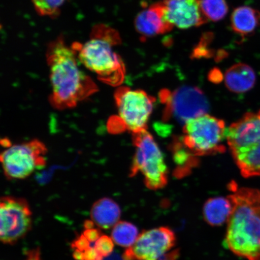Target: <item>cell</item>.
<instances>
[{"label":"cell","instance_id":"cell-22","mask_svg":"<svg viewBox=\"0 0 260 260\" xmlns=\"http://www.w3.org/2000/svg\"><path fill=\"white\" fill-rule=\"evenodd\" d=\"M113 248L114 242L111 237L101 236L96 241L95 249L101 258L109 255L113 251Z\"/></svg>","mask_w":260,"mask_h":260},{"label":"cell","instance_id":"cell-24","mask_svg":"<svg viewBox=\"0 0 260 260\" xmlns=\"http://www.w3.org/2000/svg\"><path fill=\"white\" fill-rule=\"evenodd\" d=\"M222 74L217 68H214L209 74V79L212 82H220L222 80Z\"/></svg>","mask_w":260,"mask_h":260},{"label":"cell","instance_id":"cell-15","mask_svg":"<svg viewBox=\"0 0 260 260\" xmlns=\"http://www.w3.org/2000/svg\"><path fill=\"white\" fill-rule=\"evenodd\" d=\"M121 211L118 204L112 199L104 198L92 206L90 216L92 222L101 229H111L119 222Z\"/></svg>","mask_w":260,"mask_h":260},{"label":"cell","instance_id":"cell-7","mask_svg":"<svg viewBox=\"0 0 260 260\" xmlns=\"http://www.w3.org/2000/svg\"><path fill=\"white\" fill-rule=\"evenodd\" d=\"M115 97L118 116L116 121L112 119L111 126L116 124L115 132L127 129L133 133L146 129L147 123L153 110L155 99L149 96L145 91L133 90L126 86H119L116 89Z\"/></svg>","mask_w":260,"mask_h":260},{"label":"cell","instance_id":"cell-3","mask_svg":"<svg viewBox=\"0 0 260 260\" xmlns=\"http://www.w3.org/2000/svg\"><path fill=\"white\" fill-rule=\"evenodd\" d=\"M121 44L118 31L103 24L93 26L90 38L84 44L72 45L78 59L95 73L99 80L113 87H119L124 81V63L114 47Z\"/></svg>","mask_w":260,"mask_h":260},{"label":"cell","instance_id":"cell-10","mask_svg":"<svg viewBox=\"0 0 260 260\" xmlns=\"http://www.w3.org/2000/svg\"><path fill=\"white\" fill-rule=\"evenodd\" d=\"M0 239L3 243L13 245L31 229V211L27 201L23 198L3 197L0 204Z\"/></svg>","mask_w":260,"mask_h":260},{"label":"cell","instance_id":"cell-6","mask_svg":"<svg viewBox=\"0 0 260 260\" xmlns=\"http://www.w3.org/2000/svg\"><path fill=\"white\" fill-rule=\"evenodd\" d=\"M226 129L223 120L205 114L185 123L183 143L195 156L222 153Z\"/></svg>","mask_w":260,"mask_h":260},{"label":"cell","instance_id":"cell-19","mask_svg":"<svg viewBox=\"0 0 260 260\" xmlns=\"http://www.w3.org/2000/svg\"><path fill=\"white\" fill-rule=\"evenodd\" d=\"M200 6L206 18L214 22L222 20L229 12L225 0H200Z\"/></svg>","mask_w":260,"mask_h":260},{"label":"cell","instance_id":"cell-23","mask_svg":"<svg viewBox=\"0 0 260 260\" xmlns=\"http://www.w3.org/2000/svg\"><path fill=\"white\" fill-rule=\"evenodd\" d=\"M84 237L89 242L96 241L101 237V233L96 229H87L84 234Z\"/></svg>","mask_w":260,"mask_h":260},{"label":"cell","instance_id":"cell-20","mask_svg":"<svg viewBox=\"0 0 260 260\" xmlns=\"http://www.w3.org/2000/svg\"><path fill=\"white\" fill-rule=\"evenodd\" d=\"M214 35L211 32H206L201 36L200 41L193 49L190 57L192 59L210 58L216 56V52L210 47L213 41Z\"/></svg>","mask_w":260,"mask_h":260},{"label":"cell","instance_id":"cell-9","mask_svg":"<svg viewBox=\"0 0 260 260\" xmlns=\"http://www.w3.org/2000/svg\"><path fill=\"white\" fill-rule=\"evenodd\" d=\"M165 105V121L174 118L184 123L191 119L207 114L209 103L203 91L193 86H182L174 92L164 89L160 93Z\"/></svg>","mask_w":260,"mask_h":260},{"label":"cell","instance_id":"cell-5","mask_svg":"<svg viewBox=\"0 0 260 260\" xmlns=\"http://www.w3.org/2000/svg\"><path fill=\"white\" fill-rule=\"evenodd\" d=\"M135 147L130 176L140 172L144 177L146 186L158 190L168 183V169L160 149L147 130L133 133Z\"/></svg>","mask_w":260,"mask_h":260},{"label":"cell","instance_id":"cell-12","mask_svg":"<svg viewBox=\"0 0 260 260\" xmlns=\"http://www.w3.org/2000/svg\"><path fill=\"white\" fill-rule=\"evenodd\" d=\"M168 20L180 29L206 24L208 19L201 10L200 0H164Z\"/></svg>","mask_w":260,"mask_h":260},{"label":"cell","instance_id":"cell-18","mask_svg":"<svg viewBox=\"0 0 260 260\" xmlns=\"http://www.w3.org/2000/svg\"><path fill=\"white\" fill-rule=\"evenodd\" d=\"M139 237L138 228L133 223L119 221L113 227L111 238L116 245L123 248H129Z\"/></svg>","mask_w":260,"mask_h":260},{"label":"cell","instance_id":"cell-26","mask_svg":"<svg viewBox=\"0 0 260 260\" xmlns=\"http://www.w3.org/2000/svg\"><path fill=\"white\" fill-rule=\"evenodd\" d=\"M228 53H226V51L222 50H219L216 51V54L215 57H214V59L216 61H220L221 60H222L223 58H225L227 57Z\"/></svg>","mask_w":260,"mask_h":260},{"label":"cell","instance_id":"cell-8","mask_svg":"<svg viewBox=\"0 0 260 260\" xmlns=\"http://www.w3.org/2000/svg\"><path fill=\"white\" fill-rule=\"evenodd\" d=\"M47 148L35 139L19 144H11L0 156L3 171L11 180H22L45 167Z\"/></svg>","mask_w":260,"mask_h":260},{"label":"cell","instance_id":"cell-17","mask_svg":"<svg viewBox=\"0 0 260 260\" xmlns=\"http://www.w3.org/2000/svg\"><path fill=\"white\" fill-rule=\"evenodd\" d=\"M233 209V204L229 197L210 198L204 205V219L211 226H220L229 221Z\"/></svg>","mask_w":260,"mask_h":260},{"label":"cell","instance_id":"cell-1","mask_svg":"<svg viewBox=\"0 0 260 260\" xmlns=\"http://www.w3.org/2000/svg\"><path fill=\"white\" fill-rule=\"evenodd\" d=\"M46 57L52 87L50 102L54 108H74L97 92L96 83L80 69L76 51L62 37L48 44Z\"/></svg>","mask_w":260,"mask_h":260},{"label":"cell","instance_id":"cell-21","mask_svg":"<svg viewBox=\"0 0 260 260\" xmlns=\"http://www.w3.org/2000/svg\"><path fill=\"white\" fill-rule=\"evenodd\" d=\"M36 11L41 16L56 18L65 0H32Z\"/></svg>","mask_w":260,"mask_h":260},{"label":"cell","instance_id":"cell-16","mask_svg":"<svg viewBox=\"0 0 260 260\" xmlns=\"http://www.w3.org/2000/svg\"><path fill=\"white\" fill-rule=\"evenodd\" d=\"M231 25L236 34L243 37L251 36L260 25V12L249 6H240L231 16Z\"/></svg>","mask_w":260,"mask_h":260},{"label":"cell","instance_id":"cell-4","mask_svg":"<svg viewBox=\"0 0 260 260\" xmlns=\"http://www.w3.org/2000/svg\"><path fill=\"white\" fill-rule=\"evenodd\" d=\"M226 141L242 176H260V110L231 125Z\"/></svg>","mask_w":260,"mask_h":260},{"label":"cell","instance_id":"cell-25","mask_svg":"<svg viewBox=\"0 0 260 260\" xmlns=\"http://www.w3.org/2000/svg\"><path fill=\"white\" fill-rule=\"evenodd\" d=\"M179 256V251L178 249L171 252L167 253V254L162 256L158 260H177Z\"/></svg>","mask_w":260,"mask_h":260},{"label":"cell","instance_id":"cell-13","mask_svg":"<svg viewBox=\"0 0 260 260\" xmlns=\"http://www.w3.org/2000/svg\"><path fill=\"white\" fill-rule=\"evenodd\" d=\"M135 28L141 38L145 39L167 34L174 28L168 20L164 1L154 3L136 16Z\"/></svg>","mask_w":260,"mask_h":260},{"label":"cell","instance_id":"cell-11","mask_svg":"<svg viewBox=\"0 0 260 260\" xmlns=\"http://www.w3.org/2000/svg\"><path fill=\"white\" fill-rule=\"evenodd\" d=\"M176 243L175 233L168 227L145 231L138 237L134 245L126 249L125 260H158L167 254Z\"/></svg>","mask_w":260,"mask_h":260},{"label":"cell","instance_id":"cell-14","mask_svg":"<svg viewBox=\"0 0 260 260\" xmlns=\"http://www.w3.org/2000/svg\"><path fill=\"white\" fill-rule=\"evenodd\" d=\"M225 82L227 88L232 92H248L255 85L256 74L255 71L248 64L237 63L226 71Z\"/></svg>","mask_w":260,"mask_h":260},{"label":"cell","instance_id":"cell-2","mask_svg":"<svg viewBox=\"0 0 260 260\" xmlns=\"http://www.w3.org/2000/svg\"><path fill=\"white\" fill-rule=\"evenodd\" d=\"M233 209L228 221L225 243L230 251L248 260H260V190L232 185Z\"/></svg>","mask_w":260,"mask_h":260}]
</instances>
